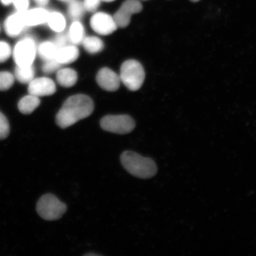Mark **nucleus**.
<instances>
[{
	"instance_id": "obj_1",
	"label": "nucleus",
	"mask_w": 256,
	"mask_h": 256,
	"mask_svg": "<svg viewBox=\"0 0 256 256\" xmlns=\"http://www.w3.org/2000/svg\"><path fill=\"white\" fill-rule=\"evenodd\" d=\"M94 110V102L88 96L84 94L71 96L64 102L57 114L56 123L60 128H68L90 116Z\"/></svg>"
},
{
	"instance_id": "obj_2",
	"label": "nucleus",
	"mask_w": 256,
	"mask_h": 256,
	"mask_svg": "<svg viewBox=\"0 0 256 256\" xmlns=\"http://www.w3.org/2000/svg\"><path fill=\"white\" fill-rule=\"evenodd\" d=\"M120 162L123 167L130 174L140 178H150L158 172L154 160L134 152L126 151L122 154Z\"/></svg>"
},
{
	"instance_id": "obj_3",
	"label": "nucleus",
	"mask_w": 256,
	"mask_h": 256,
	"mask_svg": "<svg viewBox=\"0 0 256 256\" xmlns=\"http://www.w3.org/2000/svg\"><path fill=\"white\" fill-rule=\"evenodd\" d=\"M120 81L131 91H136L143 84L146 74L142 66L136 60H126L120 68Z\"/></svg>"
},
{
	"instance_id": "obj_4",
	"label": "nucleus",
	"mask_w": 256,
	"mask_h": 256,
	"mask_svg": "<svg viewBox=\"0 0 256 256\" xmlns=\"http://www.w3.org/2000/svg\"><path fill=\"white\" fill-rule=\"evenodd\" d=\"M67 210L66 204L60 202L52 194H46L38 200L36 210L39 216L44 220H59Z\"/></svg>"
},
{
	"instance_id": "obj_5",
	"label": "nucleus",
	"mask_w": 256,
	"mask_h": 256,
	"mask_svg": "<svg viewBox=\"0 0 256 256\" xmlns=\"http://www.w3.org/2000/svg\"><path fill=\"white\" fill-rule=\"evenodd\" d=\"M100 126L108 132L124 135L132 132L136 122L128 115H108L102 118Z\"/></svg>"
},
{
	"instance_id": "obj_6",
	"label": "nucleus",
	"mask_w": 256,
	"mask_h": 256,
	"mask_svg": "<svg viewBox=\"0 0 256 256\" xmlns=\"http://www.w3.org/2000/svg\"><path fill=\"white\" fill-rule=\"evenodd\" d=\"M36 54L35 42L30 38H26L16 44L14 51V62L17 66H32Z\"/></svg>"
},
{
	"instance_id": "obj_7",
	"label": "nucleus",
	"mask_w": 256,
	"mask_h": 256,
	"mask_svg": "<svg viewBox=\"0 0 256 256\" xmlns=\"http://www.w3.org/2000/svg\"><path fill=\"white\" fill-rule=\"evenodd\" d=\"M142 6L139 0H126L114 16L118 28H124L130 24L131 16L142 11Z\"/></svg>"
},
{
	"instance_id": "obj_8",
	"label": "nucleus",
	"mask_w": 256,
	"mask_h": 256,
	"mask_svg": "<svg viewBox=\"0 0 256 256\" xmlns=\"http://www.w3.org/2000/svg\"><path fill=\"white\" fill-rule=\"evenodd\" d=\"M90 25L96 33L101 35L110 34L118 28L114 17L104 12H98L92 16Z\"/></svg>"
},
{
	"instance_id": "obj_9",
	"label": "nucleus",
	"mask_w": 256,
	"mask_h": 256,
	"mask_svg": "<svg viewBox=\"0 0 256 256\" xmlns=\"http://www.w3.org/2000/svg\"><path fill=\"white\" fill-rule=\"evenodd\" d=\"M28 94L36 97L52 95L56 92V85L52 80L46 78L34 79L30 83Z\"/></svg>"
},
{
	"instance_id": "obj_10",
	"label": "nucleus",
	"mask_w": 256,
	"mask_h": 256,
	"mask_svg": "<svg viewBox=\"0 0 256 256\" xmlns=\"http://www.w3.org/2000/svg\"><path fill=\"white\" fill-rule=\"evenodd\" d=\"M96 81L101 88L108 92L116 91L120 87V76L108 68H102L98 72Z\"/></svg>"
},
{
	"instance_id": "obj_11",
	"label": "nucleus",
	"mask_w": 256,
	"mask_h": 256,
	"mask_svg": "<svg viewBox=\"0 0 256 256\" xmlns=\"http://www.w3.org/2000/svg\"><path fill=\"white\" fill-rule=\"evenodd\" d=\"M24 12H17L6 19L4 28L9 36H18L26 28L24 20Z\"/></svg>"
},
{
	"instance_id": "obj_12",
	"label": "nucleus",
	"mask_w": 256,
	"mask_h": 256,
	"mask_svg": "<svg viewBox=\"0 0 256 256\" xmlns=\"http://www.w3.org/2000/svg\"><path fill=\"white\" fill-rule=\"evenodd\" d=\"M50 12L42 8L27 10L24 12V20L26 26H34L46 23Z\"/></svg>"
},
{
	"instance_id": "obj_13",
	"label": "nucleus",
	"mask_w": 256,
	"mask_h": 256,
	"mask_svg": "<svg viewBox=\"0 0 256 256\" xmlns=\"http://www.w3.org/2000/svg\"><path fill=\"white\" fill-rule=\"evenodd\" d=\"M79 56V50L75 46H65L58 50L56 60L60 64L74 62Z\"/></svg>"
},
{
	"instance_id": "obj_14",
	"label": "nucleus",
	"mask_w": 256,
	"mask_h": 256,
	"mask_svg": "<svg viewBox=\"0 0 256 256\" xmlns=\"http://www.w3.org/2000/svg\"><path fill=\"white\" fill-rule=\"evenodd\" d=\"M78 74L72 68L60 70L56 74V80L58 84L64 88H71L78 81Z\"/></svg>"
},
{
	"instance_id": "obj_15",
	"label": "nucleus",
	"mask_w": 256,
	"mask_h": 256,
	"mask_svg": "<svg viewBox=\"0 0 256 256\" xmlns=\"http://www.w3.org/2000/svg\"><path fill=\"white\" fill-rule=\"evenodd\" d=\"M40 102L39 98L34 95H28L22 98L19 102V110L24 114H30L39 106Z\"/></svg>"
},
{
	"instance_id": "obj_16",
	"label": "nucleus",
	"mask_w": 256,
	"mask_h": 256,
	"mask_svg": "<svg viewBox=\"0 0 256 256\" xmlns=\"http://www.w3.org/2000/svg\"><path fill=\"white\" fill-rule=\"evenodd\" d=\"M58 50L55 44L46 41L40 44L38 51L41 58L47 62L56 59Z\"/></svg>"
},
{
	"instance_id": "obj_17",
	"label": "nucleus",
	"mask_w": 256,
	"mask_h": 256,
	"mask_svg": "<svg viewBox=\"0 0 256 256\" xmlns=\"http://www.w3.org/2000/svg\"><path fill=\"white\" fill-rule=\"evenodd\" d=\"M47 23L51 30L60 33L65 30L66 20L64 16L59 12H50Z\"/></svg>"
},
{
	"instance_id": "obj_18",
	"label": "nucleus",
	"mask_w": 256,
	"mask_h": 256,
	"mask_svg": "<svg viewBox=\"0 0 256 256\" xmlns=\"http://www.w3.org/2000/svg\"><path fill=\"white\" fill-rule=\"evenodd\" d=\"M15 76L19 82L30 83L34 79V70L33 66H17L15 70Z\"/></svg>"
},
{
	"instance_id": "obj_19",
	"label": "nucleus",
	"mask_w": 256,
	"mask_h": 256,
	"mask_svg": "<svg viewBox=\"0 0 256 256\" xmlns=\"http://www.w3.org/2000/svg\"><path fill=\"white\" fill-rule=\"evenodd\" d=\"M82 44L85 50L91 54L100 52L104 48L103 41L100 38L96 36L84 38Z\"/></svg>"
},
{
	"instance_id": "obj_20",
	"label": "nucleus",
	"mask_w": 256,
	"mask_h": 256,
	"mask_svg": "<svg viewBox=\"0 0 256 256\" xmlns=\"http://www.w3.org/2000/svg\"><path fill=\"white\" fill-rule=\"evenodd\" d=\"M69 38L72 42L75 44L82 43L84 38V28L78 20L74 21L70 26Z\"/></svg>"
},
{
	"instance_id": "obj_21",
	"label": "nucleus",
	"mask_w": 256,
	"mask_h": 256,
	"mask_svg": "<svg viewBox=\"0 0 256 256\" xmlns=\"http://www.w3.org/2000/svg\"><path fill=\"white\" fill-rule=\"evenodd\" d=\"M85 11L83 3L74 0L70 3L68 7V15L74 21L78 20L82 17Z\"/></svg>"
},
{
	"instance_id": "obj_22",
	"label": "nucleus",
	"mask_w": 256,
	"mask_h": 256,
	"mask_svg": "<svg viewBox=\"0 0 256 256\" xmlns=\"http://www.w3.org/2000/svg\"><path fill=\"white\" fill-rule=\"evenodd\" d=\"M14 75L8 72H0V91L7 90L14 85Z\"/></svg>"
},
{
	"instance_id": "obj_23",
	"label": "nucleus",
	"mask_w": 256,
	"mask_h": 256,
	"mask_svg": "<svg viewBox=\"0 0 256 256\" xmlns=\"http://www.w3.org/2000/svg\"><path fill=\"white\" fill-rule=\"evenodd\" d=\"M9 122L4 114L0 112V140H4L9 135Z\"/></svg>"
},
{
	"instance_id": "obj_24",
	"label": "nucleus",
	"mask_w": 256,
	"mask_h": 256,
	"mask_svg": "<svg viewBox=\"0 0 256 256\" xmlns=\"http://www.w3.org/2000/svg\"><path fill=\"white\" fill-rule=\"evenodd\" d=\"M12 49L9 44L4 41H0V63L4 62L11 56Z\"/></svg>"
},
{
	"instance_id": "obj_25",
	"label": "nucleus",
	"mask_w": 256,
	"mask_h": 256,
	"mask_svg": "<svg viewBox=\"0 0 256 256\" xmlns=\"http://www.w3.org/2000/svg\"><path fill=\"white\" fill-rule=\"evenodd\" d=\"M62 65L60 63L55 60H47L44 64L42 70L44 73L50 74L57 71L59 70L60 66Z\"/></svg>"
},
{
	"instance_id": "obj_26",
	"label": "nucleus",
	"mask_w": 256,
	"mask_h": 256,
	"mask_svg": "<svg viewBox=\"0 0 256 256\" xmlns=\"http://www.w3.org/2000/svg\"><path fill=\"white\" fill-rule=\"evenodd\" d=\"M101 0H84L83 6L85 10L88 12H94L100 6Z\"/></svg>"
},
{
	"instance_id": "obj_27",
	"label": "nucleus",
	"mask_w": 256,
	"mask_h": 256,
	"mask_svg": "<svg viewBox=\"0 0 256 256\" xmlns=\"http://www.w3.org/2000/svg\"><path fill=\"white\" fill-rule=\"evenodd\" d=\"M12 3L17 11L20 12L26 11L30 5L28 0H12Z\"/></svg>"
},
{
	"instance_id": "obj_28",
	"label": "nucleus",
	"mask_w": 256,
	"mask_h": 256,
	"mask_svg": "<svg viewBox=\"0 0 256 256\" xmlns=\"http://www.w3.org/2000/svg\"><path fill=\"white\" fill-rule=\"evenodd\" d=\"M66 42L67 37L66 35L60 34L56 37L54 44H55L58 49H60V48L66 46Z\"/></svg>"
},
{
	"instance_id": "obj_29",
	"label": "nucleus",
	"mask_w": 256,
	"mask_h": 256,
	"mask_svg": "<svg viewBox=\"0 0 256 256\" xmlns=\"http://www.w3.org/2000/svg\"><path fill=\"white\" fill-rule=\"evenodd\" d=\"M34 2L40 6H46L49 2V0H34Z\"/></svg>"
},
{
	"instance_id": "obj_30",
	"label": "nucleus",
	"mask_w": 256,
	"mask_h": 256,
	"mask_svg": "<svg viewBox=\"0 0 256 256\" xmlns=\"http://www.w3.org/2000/svg\"><path fill=\"white\" fill-rule=\"evenodd\" d=\"M2 4L4 6H8L12 3V0H1Z\"/></svg>"
},
{
	"instance_id": "obj_31",
	"label": "nucleus",
	"mask_w": 256,
	"mask_h": 256,
	"mask_svg": "<svg viewBox=\"0 0 256 256\" xmlns=\"http://www.w3.org/2000/svg\"><path fill=\"white\" fill-rule=\"evenodd\" d=\"M85 256H99V255L98 254H85Z\"/></svg>"
},
{
	"instance_id": "obj_32",
	"label": "nucleus",
	"mask_w": 256,
	"mask_h": 256,
	"mask_svg": "<svg viewBox=\"0 0 256 256\" xmlns=\"http://www.w3.org/2000/svg\"><path fill=\"white\" fill-rule=\"evenodd\" d=\"M101 1H104V2H114L115 1V0H101Z\"/></svg>"
},
{
	"instance_id": "obj_33",
	"label": "nucleus",
	"mask_w": 256,
	"mask_h": 256,
	"mask_svg": "<svg viewBox=\"0 0 256 256\" xmlns=\"http://www.w3.org/2000/svg\"><path fill=\"white\" fill-rule=\"evenodd\" d=\"M190 1H191L192 2H200V0H190Z\"/></svg>"
},
{
	"instance_id": "obj_34",
	"label": "nucleus",
	"mask_w": 256,
	"mask_h": 256,
	"mask_svg": "<svg viewBox=\"0 0 256 256\" xmlns=\"http://www.w3.org/2000/svg\"><path fill=\"white\" fill-rule=\"evenodd\" d=\"M62 1H68V0H62Z\"/></svg>"
},
{
	"instance_id": "obj_35",
	"label": "nucleus",
	"mask_w": 256,
	"mask_h": 256,
	"mask_svg": "<svg viewBox=\"0 0 256 256\" xmlns=\"http://www.w3.org/2000/svg\"><path fill=\"white\" fill-rule=\"evenodd\" d=\"M144 1H146V0H144Z\"/></svg>"
}]
</instances>
